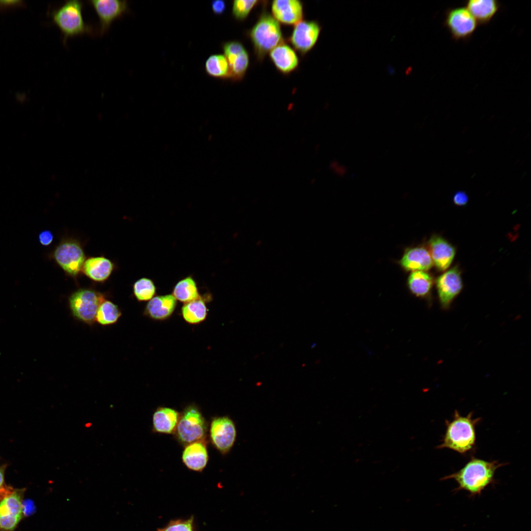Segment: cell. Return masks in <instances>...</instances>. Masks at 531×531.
<instances>
[{
	"instance_id": "obj_1",
	"label": "cell",
	"mask_w": 531,
	"mask_h": 531,
	"mask_svg": "<svg viewBox=\"0 0 531 531\" xmlns=\"http://www.w3.org/2000/svg\"><path fill=\"white\" fill-rule=\"evenodd\" d=\"M505 464L496 460L488 461L472 457L460 470L441 479H452L458 485L456 490H465L471 496L480 495L485 488L495 481L496 470Z\"/></svg>"
},
{
	"instance_id": "obj_2",
	"label": "cell",
	"mask_w": 531,
	"mask_h": 531,
	"mask_svg": "<svg viewBox=\"0 0 531 531\" xmlns=\"http://www.w3.org/2000/svg\"><path fill=\"white\" fill-rule=\"evenodd\" d=\"M472 416V412L464 416L455 410L453 419L445 421V432L437 448L449 449L461 454L472 451L476 442L475 427L481 420Z\"/></svg>"
},
{
	"instance_id": "obj_3",
	"label": "cell",
	"mask_w": 531,
	"mask_h": 531,
	"mask_svg": "<svg viewBox=\"0 0 531 531\" xmlns=\"http://www.w3.org/2000/svg\"><path fill=\"white\" fill-rule=\"evenodd\" d=\"M247 34L259 60H263L270 51L284 42L280 23L266 11L262 12Z\"/></svg>"
},
{
	"instance_id": "obj_4",
	"label": "cell",
	"mask_w": 531,
	"mask_h": 531,
	"mask_svg": "<svg viewBox=\"0 0 531 531\" xmlns=\"http://www.w3.org/2000/svg\"><path fill=\"white\" fill-rule=\"evenodd\" d=\"M83 6L81 0H68L51 12L53 21L61 31L64 42L70 36L94 32L93 27L84 20Z\"/></svg>"
},
{
	"instance_id": "obj_5",
	"label": "cell",
	"mask_w": 531,
	"mask_h": 531,
	"mask_svg": "<svg viewBox=\"0 0 531 531\" xmlns=\"http://www.w3.org/2000/svg\"><path fill=\"white\" fill-rule=\"evenodd\" d=\"M207 430V423L201 411L191 405L180 414L174 433L177 440L185 446L205 440Z\"/></svg>"
},
{
	"instance_id": "obj_6",
	"label": "cell",
	"mask_w": 531,
	"mask_h": 531,
	"mask_svg": "<svg viewBox=\"0 0 531 531\" xmlns=\"http://www.w3.org/2000/svg\"><path fill=\"white\" fill-rule=\"evenodd\" d=\"M105 300V295L91 289L81 288L69 297L68 303L73 316L88 325L95 322L97 310Z\"/></svg>"
},
{
	"instance_id": "obj_7",
	"label": "cell",
	"mask_w": 531,
	"mask_h": 531,
	"mask_svg": "<svg viewBox=\"0 0 531 531\" xmlns=\"http://www.w3.org/2000/svg\"><path fill=\"white\" fill-rule=\"evenodd\" d=\"M52 258L67 275L75 277L82 271L86 256L81 243L68 238L61 241L52 253Z\"/></svg>"
},
{
	"instance_id": "obj_8",
	"label": "cell",
	"mask_w": 531,
	"mask_h": 531,
	"mask_svg": "<svg viewBox=\"0 0 531 531\" xmlns=\"http://www.w3.org/2000/svg\"><path fill=\"white\" fill-rule=\"evenodd\" d=\"M23 489L2 487L0 495V529L1 531H13L23 515L22 496Z\"/></svg>"
},
{
	"instance_id": "obj_9",
	"label": "cell",
	"mask_w": 531,
	"mask_h": 531,
	"mask_svg": "<svg viewBox=\"0 0 531 531\" xmlns=\"http://www.w3.org/2000/svg\"><path fill=\"white\" fill-rule=\"evenodd\" d=\"M444 25L452 37L458 40L470 38L475 31L478 23L466 7H457L446 10Z\"/></svg>"
},
{
	"instance_id": "obj_10",
	"label": "cell",
	"mask_w": 531,
	"mask_h": 531,
	"mask_svg": "<svg viewBox=\"0 0 531 531\" xmlns=\"http://www.w3.org/2000/svg\"><path fill=\"white\" fill-rule=\"evenodd\" d=\"M209 437L212 445L221 453H228L236 440V430L234 422L227 416L214 417L210 425Z\"/></svg>"
},
{
	"instance_id": "obj_11",
	"label": "cell",
	"mask_w": 531,
	"mask_h": 531,
	"mask_svg": "<svg viewBox=\"0 0 531 531\" xmlns=\"http://www.w3.org/2000/svg\"><path fill=\"white\" fill-rule=\"evenodd\" d=\"M321 30L317 21L302 20L294 26L289 40L294 49L304 55L316 45Z\"/></svg>"
},
{
	"instance_id": "obj_12",
	"label": "cell",
	"mask_w": 531,
	"mask_h": 531,
	"mask_svg": "<svg viewBox=\"0 0 531 531\" xmlns=\"http://www.w3.org/2000/svg\"><path fill=\"white\" fill-rule=\"evenodd\" d=\"M437 288L442 307L447 309L463 288L460 272L455 266L440 276L437 279Z\"/></svg>"
},
{
	"instance_id": "obj_13",
	"label": "cell",
	"mask_w": 531,
	"mask_h": 531,
	"mask_svg": "<svg viewBox=\"0 0 531 531\" xmlns=\"http://www.w3.org/2000/svg\"><path fill=\"white\" fill-rule=\"evenodd\" d=\"M99 19L100 32L103 33L112 22L129 10L127 0H89Z\"/></svg>"
},
{
	"instance_id": "obj_14",
	"label": "cell",
	"mask_w": 531,
	"mask_h": 531,
	"mask_svg": "<svg viewBox=\"0 0 531 531\" xmlns=\"http://www.w3.org/2000/svg\"><path fill=\"white\" fill-rule=\"evenodd\" d=\"M271 15L279 23L294 25L303 20V4L298 0H274L271 4Z\"/></svg>"
},
{
	"instance_id": "obj_15",
	"label": "cell",
	"mask_w": 531,
	"mask_h": 531,
	"mask_svg": "<svg viewBox=\"0 0 531 531\" xmlns=\"http://www.w3.org/2000/svg\"><path fill=\"white\" fill-rule=\"evenodd\" d=\"M177 305V299L172 295H157L149 300L143 314L153 320L165 321L172 316Z\"/></svg>"
},
{
	"instance_id": "obj_16",
	"label": "cell",
	"mask_w": 531,
	"mask_h": 531,
	"mask_svg": "<svg viewBox=\"0 0 531 531\" xmlns=\"http://www.w3.org/2000/svg\"><path fill=\"white\" fill-rule=\"evenodd\" d=\"M269 56L276 68L283 74H288L294 71L297 68L299 62L294 49L284 42L270 51Z\"/></svg>"
},
{
	"instance_id": "obj_17",
	"label": "cell",
	"mask_w": 531,
	"mask_h": 531,
	"mask_svg": "<svg viewBox=\"0 0 531 531\" xmlns=\"http://www.w3.org/2000/svg\"><path fill=\"white\" fill-rule=\"evenodd\" d=\"M429 246L433 264L441 271L446 270L455 256L454 247L439 236H432L429 241Z\"/></svg>"
},
{
	"instance_id": "obj_18",
	"label": "cell",
	"mask_w": 531,
	"mask_h": 531,
	"mask_svg": "<svg viewBox=\"0 0 531 531\" xmlns=\"http://www.w3.org/2000/svg\"><path fill=\"white\" fill-rule=\"evenodd\" d=\"M182 461L189 469L202 472L208 461L206 444L204 440L193 442L185 446L182 454Z\"/></svg>"
},
{
	"instance_id": "obj_19",
	"label": "cell",
	"mask_w": 531,
	"mask_h": 531,
	"mask_svg": "<svg viewBox=\"0 0 531 531\" xmlns=\"http://www.w3.org/2000/svg\"><path fill=\"white\" fill-rule=\"evenodd\" d=\"M114 269V263L110 260L99 256L86 259L82 271L91 280L97 282H103L109 278Z\"/></svg>"
},
{
	"instance_id": "obj_20",
	"label": "cell",
	"mask_w": 531,
	"mask_h": 531,
	"mask_svg": "<svg viewBox=\"0 0 531 531\" xmlns=\"http://www.w3.org/2000/svg\"><path fill=\"white\" fill-rule=\"evenodd\" d=\"M180 414L176 410L165 407L156 409L152 415V430L154 432L170 434L174 433Z\"/></svg>"
},
{
	"instance_id": "obj_21",
	"label": "cell",
	"mask_w": 531,
	"mask_h": 531,
	"mask_svg": "<svg viewBox=\"0 0 531 531\" xmlns=\"http://www.w3.org/2000/svg\"><path fill=\"white\" fill-rule=\"evenodd\" d=\"M400 264L406 270L412 271H424L431 268L433 265L429 252L423 247L408 250L403 255Z\"/></svg>"
},
{
	"instance_id": "obj_22",
	"label": "cell",
	"mask_w": 531,
	"mask_h": 531,
	"mask_svg": "<svg viewBox=\"0 0 531 531\" xmlns=\"http://www.w3.org/2000/svg\"><path fill=\"white\" fill-rule=\"evenodd\" d=\"M465 4L480 25L488 24L500 7V3L497 0H470Z\"/></svg>"
},
{
	"instance_id": "obj_23",
	"label": "cell",
	"mask_w": 531,
	"mask_h": 531,
	"mask_svg": "<svg viewBox=\"0 0 531 531\" xmlns=\"http://www.w3.org/2000/svg\"><path fill=\"white\" fill-rule=\"evenodd\" d=\"M208 311L204 298L200 296L196 300L184 303L181 307V313L186 323L198 324L206 320Z\"/></svg>"
},
{
	"instance_id": "obj_24",
	"label": "cell",
	"mask_w": 531,
	"mask_h": 531,
	"mask_svg": "<svg viewBox=\"0 0 531 531\" xmlns=\"http://www.w3.org/2000/svg\"><path fill=\"white\" fill-rule=\"evenodd\" d=\"M172 295L177 300L184 304L196 300L201 296L196 283L191 276H188L178 281L173 289Z\"/></svg>"
},
{
	"instance_id": "obj_25",
	"label": "cell",
	"mask_w": 531,
	"mask_h": 531,
	"mask_svg": "<svg viewBox=\"0 0 531 531\" xmlns=\"http://www.w3.org/2000/svg\"><path fill=\"white\" fill-rule=\"evenodd\" d=\"M225 57L230 66L229 79L233 81H239L242 80L249 65V55L246 50L238 54Z\"/></svg>"
},
{
	"instance_id": "obj_26",
	"label": "cell",
	"mask_w": 531,
	"mask_h": 531,
	"mask_svg": "<svg viewBox=\"0 0 531 531\" xmlns=\"http://www.w3.org/2000/svg\"><path fill=\"white\" fill-rule=\"evenodd\" d=\"M205 68L206 73L212 77L229 79L230 66L224 55L213 54L209 56L205 62Z\"/></svg>"
},
{
	"instance_id": "obj_27",
	"label": "cell",
	"mask_w": 531,
	"mask_h": 531,
	"mask_svg": "<svg viewBox=\"0 0 531 531\" xmlns=\"http://www.w3.org/2000/svg\"><path fill=\"white\" fill-rule=\"evenodd\" d=\"M432 278L424 271H415L408 279L409 289L417 296L425 297L429 294L432 286Z\"/></svg>"
},
{
	"instance_id": "obj_28",
	"label": "cell",
	"mask_w": 531,
	"mask_h": 531,
	"mask_svg": "<svg viewBox=\"0 0 531 531\" xmlns=\"http://www.w3.org/2000/svg\"><path fill=\"white\" fill-rule=\"evenodd\" d=\"M121 315L117 305L110 300H104L97 310L95 321L102 325H109L116 323Z\"/></svg>"
},
{
	"instance_id": "obj_29",
	"label": "cell",
	"mask_w": 531,
	"mask_h": 531,
	"mask_svg": "<svg viewBox=\"0 0 531 531\" xmlns=\"http://www.w3.org/2000/svg\"><path fill=\"white\" fill-rule=\"evenodd\" d=\"M133 294L139 301H149L156 294L154 282L148 278H142L137 280L133 286Z\"/></svg>"
},
{
	"instance_id": "obj_30",
	"label": "cell",
	"mask_w": 531,
	"mask_h": 531,
	"mask_svg": "<svg viewBox=\"0 0 531 531\" xmlns=\"http://www.w3.org/2000/svg\"><path fill=\"white\" fill-rule=\"evenodd\" d=\"M260 2L258 0H234L232 9L233 17L236 20L239 21L244 20Z\"/></svg>"
},
{
	"instance_id": "obj_31",
	"label": "cell",
	"mask_w": 531,
	"mask_h": 531,
	"mask_svg": "<svg viewBox=\"0 0 531 531\" xmlns=\"http://www.w3.org/2000/svg\"><path fill=\"white\" fill-rule=\"evenodd\" d=\"M193 518L186 520H178L171 521L165 528L158 531H193Z\"/></svg>"
},
{
	"instance_id": "obj_32",
	"label": "cell",
	"mask_w": 531,
	"mask_h": 531,
	"mask_svg": "<svg viewBox=\"0 0 531 531\" xmlns=\"http://www.w3.org/2000/svg\"><path fill=\"white\" fill-rule=\"evenodd\" d=\"M222 48L225 56L240 53L245 50L243 44L238 41L233 40L224 42Z\"/></svg>"
},
{
	"instance_id": "obj_33",
	"label": "cell",
	"mask_w": 531,
	"mask_h": 531,
	"mask_svg": "<svg viewBox=\"0 0 531 531\" xmlns=\"http://www.w3.org/2000/svg\"><path fill=\"white\" fill-rule=\"evenodd\" d=\"M210 5L213 13L216 15L223 14L226 9V3L223 0H213Z\"/></svg>"
},
{
	"instance_id": "obj_34",
	"label": "cell",
	"mask_w": 531,
	"mask_h": 531,
	"mask_svg": "<svg viewBox=\"0 0 531 531\" xmlns=\"http://www.w3.org/2000/svg\"><path fill=\"white\" fill-rule=\"evenodd\" d=\"M54 236L52 233L48 230L42 231L38 236L40 243L44 246L49 245L52 242Z\"/></svg>"
},
{
	"instance_id": "obj_35",
	"label": "cell",
	"mask_w": 531,
	"mask_h": 531,
	"mask_svg": "<svg viewBox=\"0 0 531 531\" xmlns=\"http://www.w3.org/2000/svg\"><path fill=\"white\" fill-rule=\"evenodd\" d=\"M453 200L456 205L459 206H464L468 202V196L465 192L458 191L454 194Z\"/></svg>"
},
{
	"instance_id": "obj_36",
	"label": "cell",
	"mask_w": 531,
	"mask_h": 531,
	"mask_svg": "<svg viewBox=\"0 0 531 531\" xmlns=\"http://www.w3.org/2000/svg\"><path fill=\"white\" fill-rule=\"evenodd\" d=\"M23 513L25 515H30L35 510L33 502L30 500H26L22 503Z\"/></svg>"
},
{
	"instance_id": "obj_37",
	"label": "cell",
	"mask_w": 531,
	"mask_h": 531,
	"mask_svg": "<svg viewBox=\"0 0 531 531\" xmlns=\"http://www.w3.org/2000/svg\"><path fill=\"white\" fill-rule=\"evenodd\" d=\"M23 3L24 2L21 0H0V9L23 5Z\"/></svg>"
},
{
	"instance_id": "obj_38",
	"label": "cell",
	"mask_w": 531,
	"mask_h": 531,
	"mask_svg": "<svg viewBox=\"0 0 531 531\" xmlns=\"http://www.w3.org/2000/svg\"><path fill=\"white\" fill-rule=\"evenodd\" d=\"M5 466H0V489L3 487L4 482Z\"/></svg>"
}]
</instances>
